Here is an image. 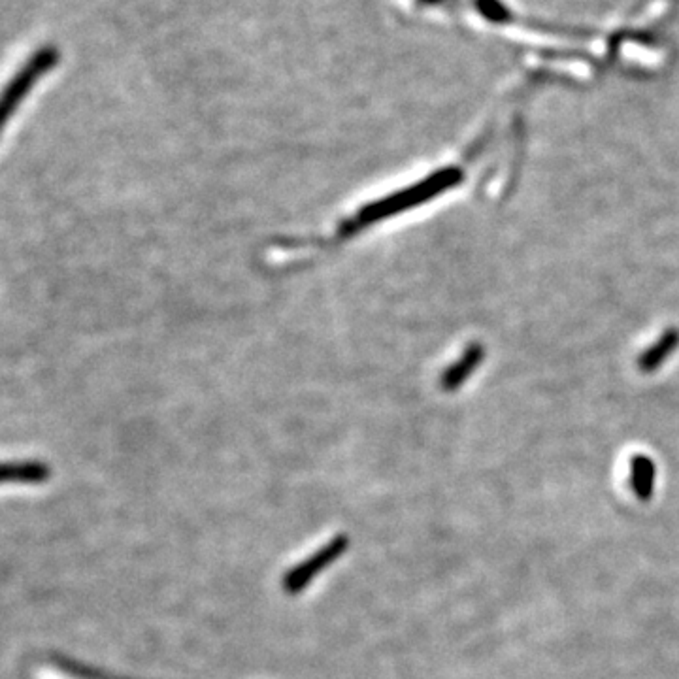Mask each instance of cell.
<instances>
[{"mask_svg": "<svg viewBox=\"0 0 679 679\" xmlns=\"http://www.w3.org/2000/svg\"><path fill=\"white\" fill-rule=\"evenodd\" d=\"M55 63H57V51L53 48H42L34 53L33 57L25 63V67L12 78V82L4 87L0 95V131L4 129L10 116L16 112L21 100L25 99L27 93L33 89L34 83L38 82L46 72H50L51 68L55 67Z\"/></svg>", "mask_w": 679, "mask_h": 679, "instance_id": "6da1fadb", "label": "cell"}, {"mask_svg": "<svg viewBox=\"0 0 679 679\" xmlns=\"http://www.w3.org/2000/svg\"><path fill=\"white\" fill-rule=\"evenodd\" d=\"M349 540L346 536H334L323 547L314 551L306 561L295 564L283 578V589L289 595H299L312 581L338 561L348 551Z\"/></svg>", "mask_w": 679, "mask_h": 679, "instance_id": "7a4b0ae2", "label": "cell"}, {"mask_svg": "<svg viewBox=\"0 0 679 679\" xmlns=\"http://www.w3.org/2000/svg\"><path fill=\"white\" fill-rule=\"evenodd\" d=\"M50 478V466L38 461L0 463V483H42Z\"/></svg>", "mask_w": 679, "mask_h": 679, "instance_id": "3957f363", "label": "cell"}, {"mask_svg": "<svg viewBox=\"0 0 679 679\" xmlns=\"http://www.w3.org/2000/svg\"><path fill=\"white\" fill-rule=\"evenodd\" d=\"M678 344V331L672 329V331L664 332L663 336L640 357V363H638L640 370L642 372H655L672 355V351L678 348Z\"/></svg>", "mask_w": 679, "mask_h": 679, "instance_id": "277c9868", "label": "cell"}, {"mask_svg": "<svg viewBox=\"0 0 679 679\" xmlns=\"http://www.w3.org/2000/svg\"><path fill=\"white\" fill-rule=\"evenodd\" d=\"M630 480L636 495L647 500L653 495V483H655V464L646 455H636L630 461Z\"/></svg>", "mask_w": 679, "mask_h": 679, "instance_id": "5b68a950", "label": "cell"}, {"mask_svg": "<svg viewBox=\"0 0 679 679\" xmlns=\"http://www.w3.org/2000/svg\"><path fill=\"white\" fill-rule=\"evenodd\" d=\"M481 357H483V349H481L480 346H472V348L468 349V351L464 353L463 359H461L457 365L449 368V372L446 374V380H444L446 387L453 389V387L461 385V383L474 372V368L480 365Z\"/></svg>", "mask_w": 679, "mask_h": 679, "instance_id": "8992f818", "label": "cell"}]
</instances>
